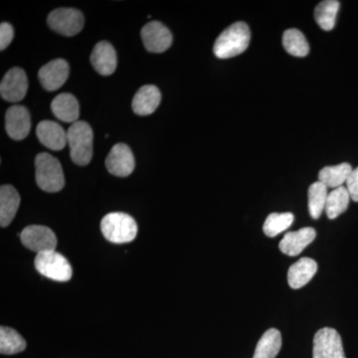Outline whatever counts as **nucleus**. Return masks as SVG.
<instances>
[{
	"instance_id": "obj_1",
	"label": "nucleus",
	"mask_w": 358,
	"mask_h": 358,
	"mask_svg": "<svg viewBox=\"0 0 358 358\" xmlns=\"http://www.w3.org/2000/svg\"><path fill=\"white\" fill-rule=\"evenodd\" d=\"M251 32L244 22H236L226 28L216 39L213 51L216 57L228 59L243 53L248 48Z\"/></svg>"
},
{
	"instance_id": "obj_2",
	"label": "nucleus",
	"mask_w": 358,
	"mask_h": 358,
	"mask_svg": "<svg viewBox=\"0 0 358 358\" xmlns=\"http://www.w3.org/2000/svg\"><path fill=\"white\" fill-rule=\"evenodd\" d=\"M70 155L78 166H88L93 157V131L88 122L78 121L67 131Z\"/></svg>"
},
{
	"instance_id": "obj_3",
	"label": "nucleus",
	"mask_w": 358,
	"mask_h": 358,
	"mask_svg": "<svg viewBox=\"0 0 358 358\" xmlns=\"http://www.w3.org/2000/svg\"><path fill=\"white\" fill-rule=\"evenodd\" d=\"M101 230L103 237L112 243H129L138 234V224L129 214L113 212L102 219Z\"/></svg>"
},
{
	"instance_id": "obj_4",
	"label": "nucleus",
	"mask_w": 358,
	"mask_h": 358,
	"mask_svg": "<svg viewBox=\"0 0 358 358\" xmlns=\"http://www.w3.org/2000/svg\"><path fill=\"white\" fill-rule=\"evenodd\" d=\"M35 178L42 190L46 192H58L65 185L62 166L56 157L42 152L35 159Z\"/></svg>"
},
{
	"instance_id": "obj_5",
	"label": "nucleus",
	"mask_w": 358,
	"mask_h": 358,
	"mask_svg": "<svg viewBox=\"0 0 358 358\" xmlns=\"http://www.w3.org/2000/svg\"><path fill=\"white\" fill-rule=\"evenodd\" d=\"M35 268L40 274L56 282H68L72 278V267L64 256L56 251L37 254Z\"/></svg>"
},
{
	"instance_id": "obj_6",
	"label": "nucleus",
	"mask_w": 358,
	"mask_h": 358,
	"mask_svg": "<svg viewBox=\"0 0 358 358\" xmlns=\"http://www.w3.org/2000/svg\"><path fill=\"white\" fill-rule=\"evenodd\" d=\"M47 22L54 31L71 37L83 29L85 20L83 14L77 9L58 8L49 14Z\"/></svg>"
},
{
	"instance_id": "obj_7",
	"label": "nucleus",
	"mask_w": 358,
	"mask_h": 358,
	"mask_svg": "<svg viewBox=\"0 0 358 358\" xmlns=\"http://www.w3.org/2000/svg\"><path fill=\"white\" fill-rule=\"evenodd\" d=\"M20 239L26 248L36 252L37 254L55 251L57 247L55 233L46 226H27L21 232Z\"/></svg>"
},
{
	"instance_id": "obj_8",
	"label": "nucleus",
	"mask_w": 358,
	"mask_h": 358,
	"mask_svg": "<svg viewBox=\"0 0 358 358\" xmlns=\"http://www.w3.org/2000/svg\"><path fill=\"white\" fill-rule=\"evenodd\" d=\"M313 358H345L343 341L336 329L324 327L313 338Z\"/></svg>"
},
{
	"instance_id": "obj_9",
	"label": "nucleus",
	"mask_w": 358,
	"mask_h": 358,
	"mask_svg": "<svg viewBox=\"0 0 358 358\" xmlns=\"http://www.w3.org/2000/svg\"><path fill=\"white\" fill-rule=\"evenodd\" d=\"M141 34L145 49L152 53H162L173 43V34L159 21H150L143 26Z\"/></svg>"
},
{
	"instance_id": "obj_10",
	"label": "nucleus",
	"mask_w": 358,
	"mask_h": 358,
	"mask_svg": "<svg viewBox=\"0 0 358 358\" xmlns=\"http://www.w3.org/2000/svg\"><path fill=\"white\" fill-rule=\"evenodd\" d=\"M28 81L24 71L13 68L4 75L0 84V94L7 102L17 103L24 99L27 93Z\"/></svg>"
},
{
	"instance_id": "obj_11",
	"label": "nucleus",
	"mask_w": 358,
	"mask_h": 358,
	"mask_svg": "<svg viewBox=\"0 0 358 358\" xmlns=\"http://www.w3.org/2000/svg\"><path fill=\"white\" fill-rule=\"evenodd\" d=\"M136 162L131 148L124 143H117L106 159V167L113 176L126 178L133 173Z\"/></svg>"
},
{
	"instance_id": "obj_12",
	"label": "nucleus",
	"mask_w": 358,
	"mask_h": 358,
	"mask_svg": "<svg viewBox=\"0 0 358 358\" xmlns=\"http://www.w3.org/2000/svg\"><path fill=\"white\" fill-rule=\"evenodd\" d=\"M69 77V65L64 59H55L39 70L38 78L42 87L52 92L60 89Z\"/></svg>"
},
{
	"instance_id": "obj_13",
	"label": "nucleus",
	"mask_w": 358,
	"mask_h": 358,
	"mask_svg": "<svg viewBox=\"0 0 358 358\" xmlns=\"http://www.w3.org/2000/svg\"><path fill=\"white\" fill-rule=\"evenodd\" d=\"M6 129L8 136L15 141L24 140L29 134L31 121L29 112L24 106H13L7 110Z\"/></svg>"
},
{
	"instance_id": "obj_14",
	"label": "nucleus",
	"mask_w": 358,
	"mask_h": 358,
	"mask_svg": "<svg viewBox=\"0 0 358 358\" xmlns=\"http://www.w3.org/2000/svg\"><path fill=\"white\" fill-rule=\"evenodd\" d=\"M36 134L40 143L49 150H61L68 143L67 131L55 122H40Z\"/></svg>"
},
{
	"instance_id": "obj_15",
	"label": "nucleus",
	"mask_w": 358,
	"mask_h": 358,
	"mask_svg": "<svg viewBox=\"0 0 358 358\" xmlns=\"http://www.w3.org/2000/svg\"><path fill=\"white\" fill-rule=\"evenodd\" d=\"M91 63L99 74L110 76L117 68V53L109 42H99L91 54Z\"/></svg>"
},
{
	"instance_id": "obj_16",
	"label": "nucleus",
	"mask_w": 358,
	"mask_h": 358,
	"mask_svg": "<svg viewBox=\"0 0 358 358\" xmlns=\"http://www.w3.org/2000/svg\"><path fill=\"white\" fill-rule=\"evenodd\" d=\"M317 236L312 227L301 228L296 232H289L280 242V250L288 256H298Z\"/></svg>"
},
{
	"instance_id": "obj_17",
	"label": "nucleus",
	"mask_w": 358,
	"mask_h": 358,
	"mask_svg": "<svg viewBox=\"0 0 358 358\" xmlns=\"http://www.w3.org/2000/svg\"><path fill=\"white\" fill-rule=\"evenodd\" d=\"M160 101L162 94L159 88L154 85H145L136 92L131 107L136 115H148L159 108Z\"/></svg>"
},
{
	"instance_id": "obj_18",
	"label": "nucleus",
	"mask_w": 358,
	"mask_h": 358,
	"mask_svg": "<svg viewBox=\"0 0 358 358\" xmlns=\"http://www.w3.org/2000/svg\"><path fill=\"white\" fill-rule=\"evenodd\" d=\"M20 205L17 190L11 185H2L0 188V225L7 227L11 222Z\"/></svg>"
},
{
	"instance_id": "obj_19",
	"label": "nucleus",
	"mask_w": 358,
	"mask_h": 358,
	"mask_svg": "<svg viewBox=\"0 0 358 358\" xmlns=\"http://www.w3.org/2000/svg\"><path fill=\"white\" fill-rule=\"evenodd\" d=\"M317 271V264L310 258H301L289 268L288 282L294 289L303 288L313 279Z\"/></svg>"
},
{
	"instance_id": "obj_20",
	"label": "nucleus",
	"mask_w": 358,
	"mask_h": 358,
	"mask_svg": "<svg viewBox=\"0 0 358 358\" xmlns=\"http://www.w3.org/2000/svg\"><path fill=\"white\" fill-rule=\"evenodd\" d=\"M51 110L60 121L73 124L78 122L80 115L79 103L72 94L62 93L56 96L52 101Z\"/></svg>"
},
{
	"instance_id": "obj_21",
	"label": "nucleus",
	"mask_w": 358,
	"mask_h": 358,
	"mask_svg": "<svg viewBox=\"0 0 358 358\" xmlns=\"http://www.w3.org/2000/svg\"><path fill=\"white\" fill-rule=\"evenodd\" d=\"M352 171V166L348 162H343L338 166H326L320 171L319 181L327 188L336 189L346 182Z\"/></svg>"
},
{
	"instance_id": "obj_22",
	"label": "nucleus",
	"mask_w": 358,
	"mask_h": 358,
	"mask_svg": "<svg viewBox=\"0 0 358 358\" xmlns=\"http://www.w3.org/2000/svg\"><path fill=\"white\" fill-rule=\"evenodd\" d=\"M281 348V333L275 329H268L258 341L253 358H275Z\"/></svg>"
},
{
	"instance_id": "obj_23",
	"label": "nucleus",
	"mask_w": 358,
	"mask_h": 358,
	"mask_svg": "<svg viewBox=\"0 0 358 358\" xmlns=\"http://www.w3.org/2000/svg\"><path fill=\"white\" fill-rule=\"evenodd\" d=\"M339 7H341V3L338 0H324V1L320 2L315 7V21L324 31H331L334 29Z\"/></svg>"
},
{
	"instance_id": "obj_24",
	"label": "nucleus",
	"mask_w": 358,
	"mask_h": 358,
	"mask_svg": "<svg viewBox=\"0 0 358 358\" xmlns=\"http://www.w3.org/2000/svg\"><path fill=\"white\" fill-rule=\"evenodd\" d=\"M350 195L345 186L336 188L327 195L326 204V213L329 219L338 218L339 215L346 211L350 205Z\"/></svg>"
},
{
	"instance_id": "obj_25",
	"label": "nucleus",
	"mask_w": 358,
	"mask_h": 358,
	"mask_svg": "<svg viewBox=\"0 0 358 358\" xmlns=\"http://www.w3.org/2000/svg\"><path fill=\"white\" fill-rule=\"evenodd\" d=\"M282 46L294 57H306L310 52V46L305 35L294 28L285 31L282 35Z\"/></svg>"
},
{
	"instance_id": "obj_26",
	"label": "nucleus",
	"mask_w": 358,
	"mask_h": 358,
	"mask_svg": "<svg viewBox=\"0 0 358 358\" xmlns=\"http://www.w3.org/2000/svg\"><path fill=\"white\" fill-rule=\"evenodd\" d=\"M25 339L11 327H0V352L1 355H16L26 348Z\"/></svg>"
},
{
	"instance_id": "obj_27",
	"label": "nucleus",
	"mask_w": 358,
	"mask_h": 358,
	"mask_svg": "<svg viewBox=\"0 0 358 358\" xmlns=\"http://www.w3.org/2000/svg\"><path fill=\"white\" fill-rule=\"evenodd\" d=\"M327 187L320 181L313 183L308 188V211L313 219H319L326 210Z\"/></svg>"
},
{
	"instance_id": "obj_28",
	"label": "nucleus",
	"mask_w": 358,
	"mask_h": 358,
	"mask_svg": "<svg viewBox=\"0 0 358 358\" xmlns=\"http://www.w3.org/2000/svg\"><path fill=\"white\" fill-rule=\"evenodd\" d=\"M294 223V215L289 212L286 213H272L264 223V233L268 237H275L291 227Z\"/></svg>"
},
{
	"instance_id": "obj_29",
	"label": "nucleus",
	"mask_w": 358,
	"mask_h": 358,
	"mask_svg": "<svg viewBox=\"0 0 358 358\" xmlns=\"http://www.w3.org/2000/svg\"><path fill=\"white\" fill-rule=\"evenodd\" d=\"M13 27L9 23L2 22L0 25V49L4 50L13 40Z\"/></svg>"
},
{
	"instance_id": "obj_30",
	"label": "nucleus",
	"mask_w": 358,
	"mask_h": 358,
	"mask_svg": "<svg viewBox=\"0 0 358 358\" xmlns=\"http://www.w3.org/2000/svg\"><path fill=\"white\" fill-rule=\"evenodd\" d=\"M346 189L350 193V199L358 202V167L353 169L350 178L346 180Z\"/></svg>"
}]
</instances>
